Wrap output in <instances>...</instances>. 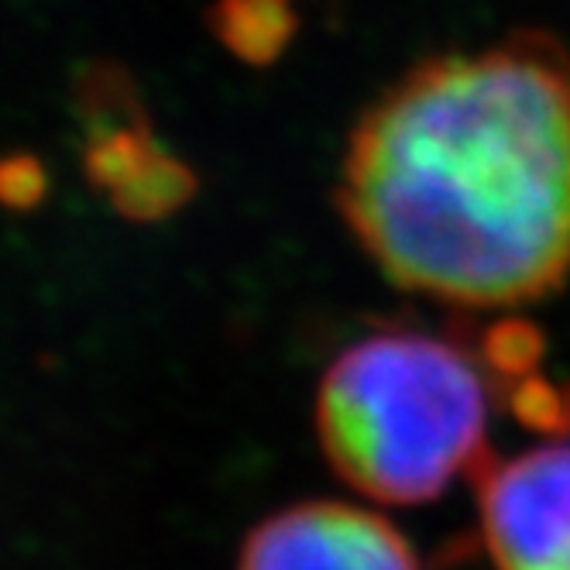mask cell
Returning <instances> with one entry per match:
<instances>
[{"mask_svg": "<svg viewBox=\"0 0 570 570\" xmlns=\"http://www.w3.org/2000/svg\"><path fill=\"white\" fill-rule=\"evenodd\" d=\"M334 207L399 289L512 309L570 278V49L522 28L405 69L347 135Z\"/></svg>", "mask_w": 570, "mask_h": 570, "instance_id": "cell-1", "label": "cell"}, {"mask_svg": "<svg viewBox=\"0 0 570 570\" xmlns=\"http://www.w3.org/2000/svg\"><path fill=\"white\" fill-rule=\"evenodd\" d=\"M323 454L357 495L433 502L488 461V389L451 341L389 331L341 351L316 392Z\"/></svg>", "mask_w": 570, "mask_h": 570, "instance_id": "cell-2", "label": "cell"}, {"mask_svg": "<svg viewBox=\"0 0 570 570\" xmlns=\"http://www.w3.org/2000/svg\"><path fill=\"white\" fill-rule=\"evenodd\" d=\"M481 533L499 570H570V443H547L478 474Z\"/></svg>", "mask_w": 570, "mask_h": 570, "instance_id": "cell-3", "label": "cell"}, {"mask_svg": "<svg viewBox=\"0 0 570 570\" xmlns=\"http://www.w3.org/2000/svg\"><path fill=\"white\" fill-rule=\"evenodd\" d=\"M237 570H420L395 529L357 505L306 502L265 519Z\"/></svg>", "mask_w": 570, "mask_h": 570, "instance_id": "cell-4", "label": "cell"}, {"mask_svg": "<svg viewBox=\"0 0 570 570\" xmlns=\"http://www.w3.org/2000/svg\"><path fill=\"white\" fill-rule=\"evenodd\" d=\"M203 21L224 52L252 69L275 66L303 28L299 0H210Z\"/></svg>", "mask_w": 570, "mask_h": 570, "instance_id": "cell-5", "label": "cell"}, {"mask_svg": "<svg viewBox=\"0 0 570 570\" xmlns=\"http://www.w3.org/2000/svg\"><path fill=\"white\" fill-rule=\"evenodd\" d=\"M199 193V176L186 158L158 148L145 166L110 193V207L117 217L131 224H161L186 210Z\"/></svg>", "mask_w": 570, "mask_h": 570, "instance_id": "cell-6", "label": "cell"}, {"mask_svg": "<svg viewBox=\"0 0 570 570\" xmlns=\"http://www.w3.org/2000/svg\"><path fill=\"white\" fill-rule=\"evenodd\" d=\"M158 148L161 145H158V138H155V131L148 125V117L104 128L97 135H87L83 176H87V183L94 189L114 193V189L125 186Z\"/></svg>", "mask_w": 570, "mask_h": 570, "instance_id": "cell-7", "label": "cell"}, {"mask_svg": "<svg viewBox=\"0 0 570 570\" xmlns=\"http://www.w3.org/2000/svg\"><path fill=\"white\" fill-rule=\"evenodd\" d=\"M52 193V173L42 161V155H35L28 148L0 151V207L8 214H35L46 207V199Z\"/></svg>", "mask_w": 570, "mask_h": 570, "instance_id": "cell-8", "label": "cell"}, {"mask_svg": "<svg viewBox=\"0 0 570 570\" xmlns=\"http://www.w3.org/2000/svg\"><path fill=\"white\" fill-rule=\"evenodd\" d=\"M543 351V337L529 320L509 316L499 320L492 331L484 334V357L502 372H525L533 368Z\"/></svg>", "mask_w": 570, "mask_h": 570, "instance_id": "cell-9", "label": "cell"}]
</instances>
